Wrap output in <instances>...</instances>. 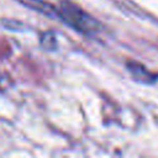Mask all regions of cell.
<instances>
[{
  "mask_svg": "<svg viewBox=\"0 0 158 158\" xmlns=\"http://www.w3.org/2000/svg\"><path fill=\"white\" fill-rule=\"evenodd\" d=\"M21 4H23L25 6L36 10L46 16H51V17H58V9L53 7L51 4L43 1V0H17Z\"/></svg>",
  "mask_w": 158,
  "mask_h": 158,
  "instance_id": "7a4b0ae2",
  "label": "cell"
},
{
  "mask_svg": "<svg viewBox=\"0 0 158 158\" xmlns=\"http://www.w3.org/2000/svg\"><path fill=\"white\" fill-rule=\"evenodd\" d=\"M128 70H130V73L132 74V77H133L136 80L141 81V83L148 84V83L154 81V79H153L154 77H153L143 65H141V64L130 63V64H128Z\"/></svg>",
  "mask_w": 158,
  "mask_h": 158,
  "instance_id": "3957f363",
  "label": "cell"
},
{
  "mask_svg": "<svg viewBox=\"0 0 158 158\" xmlns=\"http://www.w3.org/2000/svg\"><path fill=\"white\" fill-rule=\"evenodd\" d=\"M58 17L62 19V21L68 26L86 35L99 31V23L95 21V19L69 1L62 2L60 7L58 9Z\"/></svg>",
  "mask_w": 158,
  "mask_h": 158,
  "instance_id": "6da1fadb",
  "label": "cell"
},
{
  "mask_svg": "<svg viewBox=\"0 0 158 158\" xmlns=\"http://www.w3.org/2000/svg\"><path fill=\"white\" fill-rule=\"evenodd\" d=\"M41 43L44 46V48L47 49H53L56 47V36L52 32H46L44 35H42L41 37Z\"/></svg>",
  "mask_w": 158,
  "mask_h": 158,
  "instance_id": "277c9868",
  "label": "cell"
}]
</instances>
